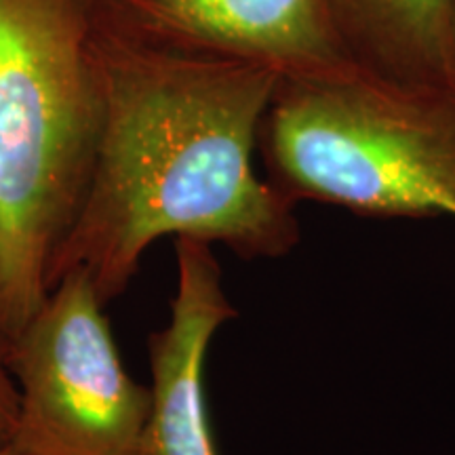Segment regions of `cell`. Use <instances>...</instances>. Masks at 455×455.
<instances>
[{
  "instance_id": "obj_10",
  "label": "cell",
  "mask_w": 455,
  "mask_h": 455,
  "mask_svg": "<svg viewBox=\"0 0 455 455\" xmlns=\"http://www.w3.org/2000/svg\"><path fill=\"white\" fill-rule=\"evenodd\" d=\"M0 455H21V453H17L13 447H0Z\"/></svg>"
},
{
  "instance_id": "obj_8",
  "label": "cell",
  "mask_w": 455,
  "mask_h": 455,
  "mask_svg": "<svg viewBox=\"0 0 455 455\" xmlns=\"http://www.w3.org/2000/svg\"><path fill=\"white\" fill-rule=\"evenodd\" d=\"M17 415V386L7 367V339L0 335V447H7Z\"/></svg>"
},
{
  "instance_id": "obj_5",
  "label": "cell",
  "mask_w": 455,
  "mask_h": 455,
  "mask_svg": "<svg viewBox=\"0 0 455 455\" xmlns=\"http://www.w3.org/2000/svg\"><path fill=\"white\" fill-rule=\"evenodd\" d=\"M135 36L266 66L281 78L348 66L321 0H87Z\"/></svg>"
},
{
  "instance_id": "obj_4",
  "label": "cell",
  "mask_w": 455,
  "mask_h": 455,
  "mask_svg": "<svg viewBox=\"0 0 455 455\" xmlns=\"http://www.w3.org/2000/svg\"><path fill=\"white\" fill-rule=\"evenodd\" d=\"M91 276L68 270L7 339L21 455H140L152 390L124 369Z\"/></svg>"
},
{
  "instance_id": "obj_7",
  "label": "cell",
  "mask_w": 455,
  "mask_h": 455,
  "mask_svg": "<svg viewBox=\"0 0 455 455\" xmlns=\"http://www.w3.org/2000/svg\"><path fill=\"white\" fill-rule=\"evenodd\" d=\"M346 60L388 81L451 89L455 0H321Z\"/></svg>"
},
{
  "instance_id": "obj_2",
  "label": "cell",
  "mask_w": 455,
  "mask_h": 455,
  "mask_svg": "<svg viewBox=\"0 0 455 455\" xmlns=\"http://www.w3.org/2000/svg\"><path fill=\"white\" fill-rule=\"evenodd\" d=\"M87 0H0V335L51 291L87 195L100 83Z\"/></svg>"
},
{
  "instance_id": "obj_3",
  "label": "cell",
  "mask_w": 455,
  "mask_h": 455,
  "mask_svg": "<svg viewBox=\"0 0 455 455\" xmlns=\"http://www.w3.org/2000/svg\"><path fill=\"white\" fill-rule=\"evenodd\" d=\"M266 180L293 204L455 218V91L356 66L287 76L259 131Z\"/></svg>"
},
{
  "instance_id": "obj_1",
  "label": "cell",
  "mask_w": 455,
  "mask_h": 455,
  "mask_svg": "<svg viewBox=\"0 0 455 455\" xmlns=\"http://www.w3.org/2000/svg\"><path fill=\"white\" fill-rule=\"evenodd\" d=\"M91 15L98 150L51 289L83 268L110 304L163 236L220 243L241 259L291 253L301 241L295 204L253 164L281 74L148 41Z\"/></svg>"
},
{
  "instance_id": "obj_9",
  "label": "cell",
  "mask_w": 455,
  "mask_h": 455,
  "mask_svg": "<svg viewBox=\"0 0 455 455\" xmlns=\"http://www.w3.org/2000/svg\"><path fill=\"white\" fill-rule=\"evenodd\" d=\"M449 76H451V89L455 91V17L451 28V44H449Z\"/></svg>"
},
{
  "instance_id": "obj_6",
  "label": "cell",
  "mask_w": 455,
  "mask_h": 455,
  "mask_svg": "<svg viewBox=\"0 0 455 455\" xmlns=\"http://www.w3.org/2000/svg\"><path fill=\"white\" fill-rule=\"evenodd\" d=\"M178 289L171 318L148 338L152 409L140 455H220L209 418L204 365L215 333L238 316L213 244L175 238Z\"/></svg>"
}]
</instances>
